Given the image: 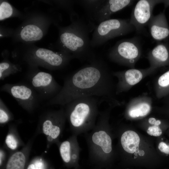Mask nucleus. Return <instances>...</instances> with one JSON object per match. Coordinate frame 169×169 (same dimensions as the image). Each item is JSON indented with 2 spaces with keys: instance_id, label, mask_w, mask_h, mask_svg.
Listing matches in <instances>:
<instances>
[{
  "instance_id": "obj_1",
  "label": "nucleus",
  "mask_w": 169,
  "mask_h": 169,
  "mask_svg": "<svg viewBox=\"0 0 169 169\" xmlns=\"http://www.w3.org/2000/svg\"><path fill=\"white\" fill-rule=\"evenodd\" d=\"M111 88L106 64L102 59L96 57L66 77L60 91L48 101L47 105L64 106L76 99L90 96L98 98L101 103L109 100Z\"/></svg>"
},
{
  "instance_id": "obj_2",
  "label": "nucleus",
  "mask_w": 169,
  "mask_h": 169,
  "mask_svg": "<svg viewBox=\"0 0 169 169\" xmlns=\"http://www.w3.org/2000/svg\"><path fill=\"white\" fill-rule=\"evenodd\" d=\"M95 27L91 22L79 18L60 28L58 45L60 51L81 61L89 62L96 57L90 45L89 33Z\"/></svg>"
},
{
  "instance_id": "obj_3",
  "label": "nucleus",
  "mask_w": 169,
  "mask_h": 169,
  "mask_svg": "<svg viewBox=\"0 0 169 169\" xmlns=\"http://www.w3.org/2000/svg\"><path fill=\"white\" fill-rule=\"evenodd\" d=\"M108 111L100 112L93 128L85 133L88 149L89 161L93 167L107 168L110 164L112 141L108 131Z\"/></svg>"
},
{
  "instance_id": "obj_4",
  "label": "nucleus",
  "mask_w": 169,
  "mask_h": 169,
  "mask_svg": "<svg viewBox=\"0 0 169 169\" xmlns=\"http://www.w3.org/2000/svg\"><path fill=\"white\" fill-rule=\"evenodd\" d=\"M100 104L98 98L90 96L76 99L64 106L72 135L78 136L93 128L100 112Z\"/></svg>"
},
{
  "instance_id": "obj_5",
  "label": "nucleus",
  "mask_w": 169,
  "mask_h": 169,
  "mask_svg": "<svg viewBox=\"0 0 169 169\" xmlns=\"http://www.w3.org/2000/svg\"><path fill=\"white\" fill-rule=\"evenodd\" d=\"M90 45L94 48L101 45L109 40L128 34L135 30L130 19H110L95 26Z\"/></svg>"
},
{
  "instance_id": "obj_6",
  "label": "nucleus",
  "mask_w": 169,
  "mask_h": 169,
  "mask_svg": "<svg viewBox=\"0 0 169 169\" xmlns=\"http://www.w3.org/2000/svg\"><path fill=\"white\" fill-rule=\"evenodd\" d=\"M74 58L62 51L55 52L50 50L38 48L26 54L24 59L32 67L40 66L51 70L61 69Z\"/></svg>"
},
{
  "instance_id": "obj_7",
  "label": "nucleus",
  "mask_w": 169,
  "mask_h": 169,
  "mask_svg": "<svg viewBox=\"0 0 169 169\" xmlns=\"http://www.w3.org/2000/svg\"><path fill=\"white\" fill-rule=\"evenodd\" d=\"M25 77L27 83L41 100H51L59 93L62 88L51 74L40 71L37 67H31Z\"/></svg>"
},
{
  "instance_id": "obj_8",
  "label": "nucleus",
  "mask_w": 169,
  "mask_h": 169,
  "mask_svg": "<svg viewBox=\"0 0 169 169\" xmlns=\"http://www.w3.org/2000/svg\"><path fill=\"white\" fill-rule=\"evenodd\" d=\"M57 110L48 111L39 117L38 126L46 136L48 145L59 142V139L64 128L66 120L64 107Z\"/></svg>"
},
{
  "instance_id": "obj_9",
  "label": "nucleus",
  "mask_w": 169,
  "mask_h": 169,
  "mask_svg": "<svg viewBox=\"0 0 169 169\" xmlns=\"http://www.w3.org/2000/svg\"><path fill=\"white\" fill-rule=\"evenodd\" d=\"M0 90L10 95L20 106L30 113L38 106L41 100L36 92L27 82L6 83L1 87Z\"/></svg>"
},
{
  "instance_id": "obj_10",
  "label": "nucleus",
  "mask_w": 169,
  "mask_h": 169,
  "mask_svg": "<svg viewBox=\"0 0 169 169\" xmlns=\"http://www.w3.org/2000/svg\"><path fill=\"white\" fill-rule=\"evenodd\" d=\"M141 49L140 42L136 37L121 39L110 49L108 56L116 63L133 65L140 56Z\"/></svg>"
},
{
  "instance_id": "obj_11",
  "label": "nucleus",
  "mask_w": 169,
  "mask_h": 169,
  "mask_svg": "<svg viewBox=\"0 0 169 169\" xmlns=\"http://www.w3.org/2000/svg\"><path fill=\"white\" fill-rule=\"evenodd\" d=\"M163 3L165 9L169 6V0H140L134 7L130 22L135 30L140 32L147 24L152 16L153 8L157 4Z\"/></svg>"
},
{
  "instance_id": "obj_12",
  "label": "nucleus",
  "mask_w": 169,
  "mask_h": 169,
  "mask_svg": "<svg viewBox=\"0 0 169 169\" xmlns=\"http://www.w3.org/2000/svg\"><path fill=\"white\" fill-rule=\"evenodd\" d=\"M57 145L60 156L65 165L68 168L80 169L79 161L81 149L77 136L72 135L67 140L59 142Z\"/></svg>"
},
{
  "instance_id": "obj_13",
  "label": "nucleus",
  "mask_w": 169,
  "mask_h": 169,
  "mask_svg": "<svg viewBox=\"0 0 169 169\" xmlns=\"http://www.w3.org/2000/svg\"><path fill=\"white\" fill-rule=\"evenodd\" d=\"M131 0H104L93 17V21L98 23L110 19L115 13L131 5Z\"/></svg>"
},
{
  "instance_id": "obj_14",
  "label": "nucleus",
  "mask_w": 169,
  "mask_h": 169,
  "mask_svg": "<svg viewBox=\"0 0 169 169\" xmlns=\"http://www.w3.org/2000/svg\"><path fill=\"white\" fill-rule=\"evenodd\" d=\"M165 10L156 15H153L147 24L151 37L156 41H161L169 37V26Z\"/></svg>"
},
{
  "instance_id": "obj_15",
  "label": "nucleus",
  "mask_w": 169,
  "mask_h": 169,
  "mask_svg": "<svg viewBox=\"0 0 169 169\" xmlns=\"http://www.w3.org/2000/svg\"><path fill=\"white\" fill-rule=\"evenodd\" d=\"M31 140L21 150L13 153L9 158L5 169H25L31 148Z\"/></svg>"
},
{
  "instance_id": "obj_16",
  "label": "nucleus",
  "mask_w": 169,
  "mask_h": 169,
  "mask_svg": "<svg viewBox=\"0 0 169 169\" xmlns=\"http://www.w3.org/2000/svg\"><path fill=\"white\" fill-rule=\"evenodd\" d=\"M151 63L157 66H163L169 64V48L167 44L160 43L157 44L149 53Z\"/></svg>"
},
{
  "instance_id": "obj_17",
  "label": "nucleus",
  "mask_w": 169,
  "mask_h": 169,
  "mask_svg": "<svg viewBox=\"0 0 169 169\" xmlns=\"http://www.w3.org/2000/svg\"><path fill=\"white\" fill-rule=\"evenodd\" d=\"M140 139L138 135L132 131H127L121 135L120 142L123 149L130 153H134L139 146Z\"/></svg>"
},
{
  "instance_id": "obj_18",
  "label": "nucleus",
  "mask_w": 169,
  "mask_h": 169,
  "mask_svg": "<svg viewBox=\"0 0 169 169\" xmlns=\"http://www.w3.org/2000/svg\"><path fill=\"white\" fill-rule=\"evenodd\" d=\"M43 35L42 30L34 24L26 25L22 29L20 36L22 40L26 41H37L41 39Z\"/></svg>"
},
{
  "instance_id": "obj_19",
  "label": "nucleus",
  "mask_w": 169,
  "mask_h": 169,
  "mask_svg": "<svg viewBox=\"0 0 169 169\" xmlns=\"http://www.w3.org/2000/svg\"><path fill=\"white\" fill-rule=\"evenodd\" d=\"M104 0H76V3L84 9L90 20L93 21L94 16Z\"/></svg>"
},
{
  "instance_id": "obj_20",
  "label": "nucleus",
  "mask_w": 169,
  "mask_h": 169,
  "mask_svg": "<svg viewBox=\"0 0 169 169\" xmlns=\"http://www.w3.org/2000/svg\"><path fill=\"white\" fill-rule=\"evenodd\" d=\"M115 74L116 76H123L126 82L131 85H134L138 83L141 79L143 76L141 71L134 69L127 70L124 73L117 72Z\"/></svg>"
},
{
  "instance_id": "obj_21",
  "label": "nucleus",
  "mask_w": 169,
  "mask_h": 169,
  "mask_svg": "<svg viewBox=\"0 0 169 169\" xmlns=\"http://www.w3.org/2000/svg\"><path fill=\"white\" fill-rule=\"evenodd\" d=\"M21 70L19 65L4 60L0 63V80H4L10 75L20 71Z\"/></svg>"
},
{
  "instance_id": "obj_22",
  "label": "nucleus",
  "mask_w": 169,
  "mask_h": 169,
  "mask_svg": "<svg viewBox=\"0 0 169 169\" xmlns=\"http://www.w3.org/2000/svg\"><path fill=\"white\" fill-rule=\"evenodd\" d=\"M150 109L149 104L141 103L131 108L128 111V114L132 118L144 116L149 112Z\"/></svg>"
},
{
  "instance_id": "obj_23",
  "label": "nucleus",
  "mask_w": 169,
  "mask_h": 169,
  "mask_svg": "<svg viewBox=\"0 0 169 169\" xmlns=\"http://www.w3.org/2000/svg\"><path fill=\"white\" fill-rule=\"evenodd\" d=\"M13 119V116L5 104L0 99V123L5 124Z\"/></svg>"
},
{
  "instance_id": "obj_24",
  "label": "nucleus",
  "mask_w": 169,
  "mask_h": 169,
  "mask_svg": "<svg viewBox=\"0 0 169 169\" xmlns=\"http://www.w3.org/2000/svg\"><path fill=\"white\" fill-rule=\"evenodd\" d=\"M14 131L10 130L7 135L5 143L7 146L10 150H16L19 145L18 138L17 136Z\"/></svg>"
},
{
  "instance_id": "obj_25",
  "label": "nucleus",
  "mask_w": 169,
  "mask_h": 169,
  "mask_svg": "<svg viewBox=\"0 0 169 169\" xmlns=\"http://www.w3.org/2000/svg\"><path fill=\"white\" fill-rule=\"evenodd\" d=\"M158 84L163 91V93L166 94L169 93V70L159 77Z\"/></svg>"
},
{
  "instance_id": "obj_26",
  "label": "nucleus",
  "mask_w": 169,
  "mask_h": 169,
  "mask_svg": "<svg viewBox=\"0 0 169 169\" xmlns=\"http://www.w3.org/2000/svg\"><path fill=\"white\" fill-rule=\"evenodd\" d=\"M13 10L11 5L8 2L4 1L0 5V20H2L10 17Z\"/></svg>"
},
{
  "instance_id": "obj_27",
  "label": "nucleus",
  "mask_w": 169,
  "mask_h": 169,
  "mask_svg": "<svg viewBox=\"0 0 169 169\" xmlns=\"http://www.w3.org/2000/svg\"><path fill=\"white\" fill-rule=\"evenodd\" d=\"M147 133L149 135L158 136L162 134V131L158 125H153L149 127L147 130Z\"/></svg>"
},
{
  "instance_id": "obj_28",
  "label": "nucleus",
  "mask_w": 169,
  "mask_h": 169,
  "mask_svg": "<svg viewBox=\"0 0 169 169\" xmlns=\"http://www.w3.org/2000/svg\"><path fill=\"white\" fill-rule=\"evenodd\" d=\"M158 148L161 152L166 154H169V145L162 142L159 143Z\"/></svg>"
},
{
  "instance_id": "obj_29",
  "label": "nucleus",
  "mask_w": 169,
  "mask_h": 169,
  "mask_svg": "<svg viewBox=\"0 0 169 169\" xmlns=\"http://www.w3.org/2000/svg\"><path fill=\"white\" fill-rule=\"evenodd\" d=\"M149 123L152 125H160L161 124V121L159 120H156L154 118H150L148 120Z\"/></svg>"
},
{
  "instance_id": "obj_30",
  "label": "nucleus",
  "mask_w": 169,
  "mask_h": 169,
  "mask_svg": "<svg viewBox=\"0 0 169 169\" xmlns=\"http://www.w3.org/2000/svg\"><path fill=\"white\" fill-rule=\"evenodd\" d=\"M5 155L4 151L2 150H0V165H2L3 161L4 156Z\"/></svg>"
},
{
  "instance_id": "obj_31",
  "label": "nucleus",
  "mask_w": 169,
  "mask_h": 169,
  "mask_svg": "<svg viewBox=\"0 0 169 169\" xmlns=\"http://www.w3.org/2000/svg\"><path fill=\"white\" fill-rule=\"evenodd\" d=\"M27 169H36V167L33 164L31 163L28 166Z\"/></svg>"
},
{
  "instance_id": "obj_32",
  "label": "nucleus",
  "mask_w": 169,
  "mask_h": 169,
  "mask_svg": "<svg viewBox=\"0 0 169 169\" xmlns=\"http://www.w3.org/2000/svg\"><path fill=\"white\" fill-rule=\"evenodd\" d=\"M90 169H98L97 168H95V167H93V168H91Z\"/></svg>"
},
{
  "instance_id": "obj_33",
  "label": "nucleus",
  "mask_w": 169,
  "mask_h": 169,
  "mask_svg": "<svg viewBox=\"0 0 169 169\" xmlns=\"http://www.w3.org/2000/svg\"><path fill=\"white\" fill-rule=\"evenodd\" d=\"M37 169H43L41 168H37Z\"/></svg>"
},
{
  "instance_id": "obj_34",
  "label": "nucleus",
  "mask_w": 169,
  "mask_h": 169,
  "mask_svg": "<svg viewBox=\"0 0 169 169\" xmlns=\"http://www.w3.org/2000/svg\"><path fill=\"white\" fill-rule=\"evenodd\" d=\"M107 169H108V168H107Z\"/></svg>"
}]
</instances>
